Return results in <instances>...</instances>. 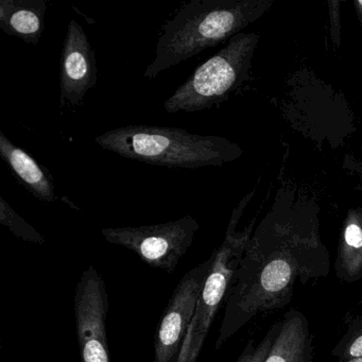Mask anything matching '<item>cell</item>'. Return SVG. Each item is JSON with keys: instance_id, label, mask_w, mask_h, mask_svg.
I'll list each match as a JSON object with an SVG mask.
<instances>
[{"instance_id": "6da1fadb", "label": "cell", "mask_w": 362, "mask_h": 362, "mask_svg": "<svg viewBox=\"0 0 362 362\" xmlns=\"http://www.w3.org/2000/svg\"><path fill=\"white\" fill-rule=\"evenodd\" d=\"M268 0H192L163 26L156 59L144 77L158 74L232 39L268 11Z\"/></svg>"}, {"instance_id": "7a4b0ae2", "label": "cell", "mask_w": 362, "mask_h": 362, "mask_svg": "<svg viewBox=\"0 0 362 362\" xmlns=\"http://www.w3.org/2000/svg\"><path fill=\"white\" fill-rule=\"evenodd\" d=\"M95 141L103 149L124 158L168 168L221 166L243 153L236 144L223 137L152 126L114 129L99 135Z\"/></svg>"}, {"instance_id": "3957f363", "label": "cell", "mask_w": 362, "mask_h": 362, "mask_svg": "<svg viewBox=\"0 0 362 362\" xmlns=\"http://www.w3.org/2000/svg\"><path fill=\"white\" fill-rule=\"evenodd\" d=\"M255 33H239L228 45L194 71L189 79L167 99V113L199 112L221 103L247 80L254 50Z\"/></svg>"}, {"instance_id": "277c9868", "label": "cell", "mask_w": 362, "mask_h": 362, "mask_svg": "<svg viewBox=\"0 0 362 362\" xmlns=\"http://www.w3.org/2000/svg\"><path fill=\"white\" fill-rule=\"evenodd\" d=\"M199 228L194 217L186 216L156 226L103 228L101 234L107 243L134 252L148 266L173 273L192 247Z\"/></svg>"}, {"instance_id": "5b68a950", "label": "cell", "mask_w": 362, "mask_h": 362, "mask_svg": "<svg viewBox=\"0 0 362 362\" xmlns=\"http://www.w3.org/2000/svg\"><path fill=\"white\" fill-rule=\"evenodd\" d=\"M239 215L240 214H237V211H234L226 239L221 247L214 253L213 264L205 279L196 313L188 329L189 357L196 362L220 304L230 290L243 252L249 243L250 230L239 234L235 233Z\"/></svg>"}, {"instance_id": "8992f818", "label": "cell", "mask_w": 362, "mask_h": 362, "mask_svg": "<svg viewBox=\"0 0 362 362\" xmlns=\"http://www.w3.org/2000/svg\"><path fill=\"white\" fill-rule=\"evenodd\" d=\"M74 303L81 362H111L105 326L109 310L107 288L94 266L82 273Z\"/></svg>"}, {"instance_id": "52a82bcc", "label": "cell", "mask_w": 362, "mask_h": 362, "mask_svg": "<svg viewBox=\"0 0 362 362\" xmlns=\"http://www.w3.org/2000/svg\"><path fill=\"white\" fill-rule=\"evenodd\" d=\"M213 262L214 254L206 262L188 271L177 284L154 336L153 362H173L177 358Z\"/></svg>"}, {"instance_id": "ba28073f", "label": "cell", "mask_w": 362, "mask_h": 362, "mask_svg": "<svg viewBox=\"0 0 362 362\" xmlns=\"http://www.w3.org/2000/svg\"><path fill=\"white\" fill-rule=\"evenodd\" d=\"M96 83L94 49L81 25L71 20L61 58L60 107L75 109L83 105L84 97Z\"/></svg>"}, {"instance_id": "9c48e42d", "label": "cell", "mask_w": 362, "mask_h": 362, "mask_svg": "<svg viewBox=\"0 0 362 362\" xmlns=\"http://www.w3.org/2000/svg\"><path fill=\"white\" fill-rule=\"evenodd\" d=\"M0 156L16 179L42 202L56 200L54 184L47 169L39 164L22 148L14 145L5 133L0 131Z\"/></svg>"}, {"instance_id": "30bf717a", "label": "cell", "mask_w": 362, "mask_h": 362, "mask_svg": "<svg viewBox=\"0 0 362 362\" xmlns=\"http://www.w3.org/2000/svg\"><path fill=\"white\" fill-rule=\"evenodd\" d=\"M44 0H1L0 28L25 43L37 45L45 28Z\"/></svg>"}, {"instance_id": "8fae6325", "label": "cell", "mask_w": 362, "mask_h": 362, "mask_svg": "<svg viewBox=\"0 0 362 362\" xmlns=\"http://www.w3.org/2000/svg\"><path fill=\"white\" fill-rule=\"evenodd\" d=\"M284 319L264 362H310L311 337L304 315L292 311Z\"/></svg>"}, {"instance_id": "7c38bea8", "label": "cell", "mask_w": 362, "mask_h": 362, "mask_svg": "<svg viewBox=\"0 0 362 362\" xmlns=\"http://www.w3.org/2000/svg\"><path fill=\"white\" fill-rule=\"evenodd\" d=\"M339 259L343 277L351 281L362 276V217L359 214H351L345 222Z\"/></svg>"}, {"instance_id": "4fadbf2b", "label": "cell", "mask_w": 362, "mask_h": 362, "mask_svg": "<svg viewBox=\"0 0 362 362\" xmlns=\"http://www.w3.org/2000/svg\"><path fill=\"white\" fill-rule=\"evenodd\" d=\"M0 223L7 226L16 236L27 243L43 245L45 238L26 220L23 219L11 206L0 197Z\"/></svg>"}, {"instance_id": "5bb4252c", "label": "cell", "mask_w": 362, "mask_h": 362, "mask_svg": "<svg viewBox=\"0 0 362 362\" xmlns=\"http://www.w3.org/2000/svg\"><path fill=\"white\" fill-rule=\"evenodd\" d=\"M281 325V323L275 324L264 337V340L256 346L253 344V341H250L236 362H264L277 334H279Z\"/></svg>"}, {"instance_id": "9a60e30c", "label": "cell", "mask_w": 362, "mask_h": 362, "mask_svg": "<svg viewBox=\"0 0 362 362\" xmlns=\"http://www.w3.org/2000/svg\"><path fill=\"white\" fill-rule=\"evenodd\" d=\"M347 357L349 359L353 358L362 357V332L354 338L349 344V351H347Z\"/></svg>"}, {"instance_id": "2e32d148", "label": "cell", "mask_w": 362, "mask_h": 362, "mask_svg": "<svg viewBox=\"0 0 362 362\" xmlns=\"http://www.w3.org/2000/svg\"><path fill=\"white\" fill-rule=\"evenodd\" d=\"M173 362H196L192 361L189 358V339H188L187 334H186L183 345H182L181 349H180L179 354H177V358Z\"/></svg>"}, {"instance_id": "e0dca14e", "label": "cell", "mask_w": 362, "mask_h": 362, "mask_svg": "<svg viewBox=\"0 0 362 362\" xmlns=\"http://www.w3.org/2000/svg\"><path fill=\"white\" fill-rule=\"evenodd\" d=\"M347 362H362V357L353 358V359H349Z\"/></svg>"}]
</instances>
